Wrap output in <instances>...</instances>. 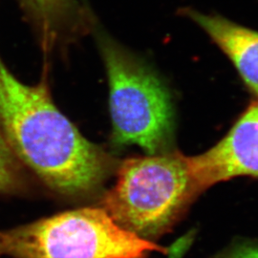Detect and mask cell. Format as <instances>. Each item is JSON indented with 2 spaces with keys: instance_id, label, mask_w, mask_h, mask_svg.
Instances as JSON below:
<instances>
[{
  "instance_id": "6da1fadb",
  "label": "cell",
  "mask_w": 258,
  "mask_h": 258,
  "mask_svg": "<svg viewBox=\"0 0 258 258\" xmlns=\"http://www.w3.org/2000/svg\"><path fill=\"white\" fill-rule=\"evenodd\" d=\"M0 127L16 156L58 194L84 196L97 191L113 161L58 110L48 72L35 85L21 83L0 56Z\"/></svg>"
},
{
  "instance_id": "7a4b0ae2",
  "label": "cell",
  "mask_w": 258,
  "mask_h": 258,
  "mask_svg": "<svg viewBox=\"0 0 258 258\" xmlns=\"http://www.w3.org/2000/svg\"><path fill=\"white\" fill-rule=\"evenodd\" d=\"M91 33L109 84L112 142L149 155L172 151L174 107L170 90L146 60L122 46L94 19Z\"/></svg>"
},
{
  "instance_id": "3957f363",
  "label": "cell",
  "mask_w": 258,
  "mask_h": 258,
  "mask_svg": "<svg viewBox=\"0 0 258 258\" xmlns=\"http://www.w3.org/2000/svg\"><path fill=\"white\" fill-rule=\"evenodd\" d=\"M201 192L189 157L169 151L125 160L103 209L121 228L153 239L170 231Z\"/></svg>"
},
{
  "instance_id": "277c9868",
  "label": "cell",
  "mask_w": 258,
  "mask_h": 258,
  "mask_svg": "<svg viewBox=\"0 0 258 258\" xmlns=\"http://www.w3.org/2000/svg\"><path fill=\"white\" fill-rule=\"evenodd\" d=\"M166 251L119 226L104 209L84 208L0 231V256L148 258Z\"/></svg>"
},
{
  "instance_id": "5b68a950",
  "label": "cell",
  "mask_w": 258,
  "mask_h": 258,
  "mask_svg": "<svg viewBox=\"0 0 258 258\" xmlns=\"http://www.w3.org/2000/svg\"><path fill=\"white\" fill-rule=\"evenodd\" d=\"M189 162L203 191L234 177H258V101L218 144L203 154L189 157Z\"/></svg>"
},
{
  "instance_id": "8992f818",
  "label": "cell",
  "mask_w": 258,
  "mask_h": 258,
  "mask_svg": "<svg viewBox=\"0 0 258 258\" xmlns=\"http://www.w3.org/2000/svg\"><path fill=\"white\" fill-rule=\"evenodd\" d=\"M34 24L44 54L62 50L90 32L95 18L83 0H19Z\"/></svg>"
},
{
  "instance_id": "52a82bcc",
  "label": "cell",
  "mask_w": 258,
  "mask_h": 258,
  "mask_svg": "<svg viewBox=\"0 0 258 258\" xmlns=\"http://www.w3.org/2000/svg\"><path fill=\"white\" fill-rule=\"evenodd\" d=\"M228 56L243 83L258 98V31L244 27L221 16L183 10Z\"/></svg>"
},
{
  "instance_id": "ba28073f",
  "label": "cell",
  "mask_w": 258,
  "mask_h": 258,
  "mask_svg": "<svg viewBox=\"0 0 258 258\" xmlns=\"http://www.w3.org/2000/svg\"><path fill=\"white\" fill-rule=\"evenodd\" d=\"M23 186L19 162L0 127V192L19 191Z\"/></svg>"
},
{
  "instance_id": "9c48e42d",
  "label": "cell",
  "mask_w": 258,
  "mask_h": 258,
  "mask_svg": "<svg viewBox=\"0 0 258 258\" xmlns=\"http://www.w3.org/2000/svg\"><path fill=\"white\" fill-rule=\"evenodd\" d=\"M216 258H258V246L251 244L237 245Z\"/></svg>"
}]
</instances>
